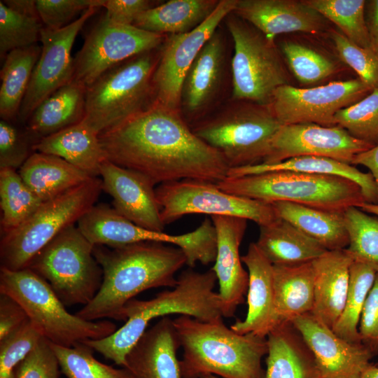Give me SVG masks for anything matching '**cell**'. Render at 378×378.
<instances>
[{"label":"cell","mask_w":378,"mask_h":378,"mask_svg":"<svg viewBox=\"0 0 378 378\" xmlns=\"http://www.w3.org/2000/svg\"><path fill=\"white\" fill-rule=\"evenodd\" d=\"M99 139L108 160L155 185L183 179L217 183L230 169L223 155L194 133L178 109L158 101L100 133Z\"/></svg>","instance_id":"1"},{"label":"cell","mask_w":378,"mask_h":378,"mask_svg":"<svg viewBox=\"0 0 378 378\" xmlns=\"http://www.w3.org/2000/svg\"><path fill=\"white\" fill-rule=\"evenodd\" d=\"M96 245L93 255L103 271L101 288L93 300L76 314L86 321H125L123 309L130 300L148 289L174 288L175 274L186 258L178 247L144 241L120 247Z\"/></svg>","instance_id":"2"},{"label":"cell","mask_w":378,"mask_h":378,"mask_svg":"<svg viewBox=\"0 0 378 378\" xmlns=\"http://www.w3.org/2000/svg\"><path fill=\"white\" fill-rule=\"evenodd\" d=\"M174 289L158 293L148 300L133 298L123 309L125 323L111 335L87 340L84 344L116 365L125 366V358L138 342L149 323L169 314L190 316L201 321L223 317V303L214 291L218 281L212 269L199 272L192 268L183 271Z\"/></svg>","instance_id":"3"},{"label":"cell","mask_w":378,"mask_h":378,"mask_svg":"<svg viewBox=\"0 0 378 378\" xmlns=\"http://www.w3.org/2000/svg\"><path fill=\"white\" fill-rule=\"evenodd\" d=\"M174 323L183 351L182 378H264L261 360L267 354V337L239 334L225 326L223 317L201 321L181 315Z\"/></svg>","instance_id":"4"},{"label":"cell","mask_w":378,"mask_h":378,"mask_svg":"<svg viewBox=\"0 0 378 378\" xmlns=\"http://www.w3.org/2000/svg\"><path fill=\"white\" fill-rule=\"evenodd\" d=\"M216 184L227 193L269 204L287 202L338 213L366 202L359 185L334 175L273 171L227 176Z\"/></svg>","instance_id":"5"},{"label":"cell","mask_w":378,"mask_h":378,"mask_svg":"<svg viewBox=\"0 0 378 378\" xmlns=\"http://www.w3.org/2000/svg\"><path fill=\"white\" fill-rule=\"evenodd\" d=\"M0 293L15 300L43 337L52 344L71 347L87 340L113 334L116 326L108 320L86 321L69 313L48 283L25 268L0 269Z\"/></svg>","instance_id":"6"},{"label":"cell","mask_w":378,"mask_h":378,"mask_svg":"<svg viewBox=\"0 0 378 378\" xmlns=\"http://www.w3.org/2000/svg\"><path fill=\"white\" fill-rule=\"evenodd\" d=\"M157 49L113 66L87 85L83 120L98 134L153 103V76L160 55Z\"/></svg>","instance_id":"7"},{"label":"cell","mask_w":378,"mask_h":378,"mask_svg":"<svg viewBox=\"0 0 378 378\" xmlns=\"http://www.w3.org/2000/svg\"><path fill=\"white\" fill-rule=\"evenodd\" d=\"M102 190V179L93 177L43 202L22 224L1 235V267L11 271L27 268L54 238L78 222L94 205Z\"/></svg>","instance_id":"8"},{"label":"cell","mask_w":378,"mask_h":378,"mask_svg":"<svg viewBox=\"0 0 378 378\" xmlns=\"http://www.w3.org/2000/svg\"><path fill=\"white\" fill-rule=\"evenodd\" d=\"M236 102L227 110L192 128L199 138L223 155L230 169L262 163L282 125L270 105Z\"/></svg>","instance_id":"9"},{"label":"cell","mask_w":378,"mask_h":378,"mask_svg":"<svg viewBox=\"0 0 378 378\" xmlns=\"http://www.w3.org/2000/svg\"><path fill=\"white\" fill-rule=\"evenodd\" d=\"M93 247L72 225L36 255L27 268L46 281L65 306H85L95 297L103 281Z\"/></svg>","instance_id":"10"},{"label":"cell","mask_w":378,"mask_h":378,"mask_svg":"<svg viewBox=\"0 0 378 378\" xmlns=\"http://www.w3.org/2000/svg\"><path fill=\"white\" fill-rule=\"evenodd\" d=\"M225 19L234 42L233 100L270 105L275 90L290 85L289 74L274 41L235 15L230 14Z\"/></svg>","instance_id":"11"},{"label":"cell","mask_w":378,"mask_h":378,"mask_svg":"<svg viewBox=\"0 0 378 378\" xmlns=\"http://www.w3.org/2000/svg\"><path fill=\"white\" fill-rule=\"evenodd\" d=\"M155 194L164 225L191 214L239 217L259 226L279 218L272 204L227 193L216 183L206 181L183 179L162 183Z\"/></svg>","instance_id":"12"},{"label":"cell","mask_w":378,"mask_h":378,"mask_svg":"<svg viewBox=\"0 0 378 378\" xmlns=\"http://www.w3.org/2000/svg\"><path fill=\"white\" fill-rule=\"evenodd\" d=\"M165 36L134 25L117 24L104 16L74 58V79L87 86L113 66L160 48Z\"/></svg>","instance_id":"13"},{"label":"cell","mask_w":378,"mask_h":378,"mask_svg":"<svg viewBox=\"0 0 378 378\" xmlns=\"http://www.w3.org/2000/svg\"><path fill=\"white\" fill-rule=\"evenodd\" d=\"M372 90L358 78L300 88L291 85L278 88L270 107L282 125L314 123L336 126V113L359 102Z\"/></svg>","instance_id":"14"},{"label":"cell","mask_w":378,"mask_h":378,"mask_svg":"<svg viewBox=\"0 0 378 378\" xmlns=\"http://www.w3.org/2000/svg\"><path fill=\"white\" fill-rule=\"evenodd\" d=\"M237 1H219L214 12L197 27L187 33L166 37L153 76L155 101L178 109L188 69L220 23L233 13Z\"/></svg>","instance_id":"15"},{"label":"cell","mask_w":378,"mask_h":378,"mask_svg":"<svg viewBox=\"0 0 378 378\" xmlns=\"http://www.w3.org/2000/svg\"><path fill=\"white\" fill-rule=\"evenodd\" d=\"M99 8L92 7L68 26L57 30L43 27L41 52L20 106L18 119L26 123L35 108L56 90L74 80L71 50L86 21Z\"/></svg>","instance_id":"16"},{"label":"cell","mask_w":378,"mask_h":378,"mask_svg":"<svg viewBox=\"0 0 378 378\" xmlns=\"http://www.w3.org/2000/svg\"><path fill=\"white\" fill-rule=\"evenodd\" d=\"M374 146L351 136L340 126L314 123L281 125L274 135L262 164L299 156H316L351 164L354 158Z\"/></svg>","instance_id":"17"},{"label":"cell","mask_w":378,"mask_h":378,"mask_svg":"<svg viewBox=\"0 0 378 378\" xmlns=\"http://www.w3.org/2000/svg\"><path fill=\"white\" fill-rule=\"evenodd\" d=\"M77 223L80 232L93 246L114 248L144 241L167 243L177 246L187 256L197 251L203 239V232L198 227L180 235L144 228L105 204L94 205Z\"/></svg>","instance_id":"18"},{"label":"cell","mask_w":378,"mask_h":378,"mask_svg":"<svg viewBox=\"0 0 378 378\" xmlns=\"http://www.w3.org/2000/svg\"><path fill=\"white\" fill-rule=\"evenodd\" d=\"M313 353L322 378H360L374 355L363 344L349 342L312 313L291 321Z\"/></svg>","instance_id":"19"},{"label":"cell","mask_w":378,"mask_h":378,"mask_svg":"<svg viewBox=\"0 0 378 378\" xmlns=\"http://www.w3.org/2000/svg\"><path fill=\"white\" fill-rule=\"evenodd\" d=\"M102 190L113 198V208L122 216L144 228L162 232L154 183L145 175L107 159L101 164Z\"/></svg>","instance_id":"20"},{"label":"cell","mask_w":378,"mask_h":378,"mask_svg":"<svg viewBox=\"0 0 378 378\" xmlns=\"http://www.w3.org/2000/svg\"><path fill=\"white\" fill-rule=\"evenodd\" d=\"M211 218L217 234V255L211 269L219 283L223 317L230 318L237 306L244 302L248 290V273L243 267L239 255L247 220L225 216H212Z\"/></svg>","instance_id":"21"},{"label":"cell","mask_w":378,"mask_h":378,"mask_svg":"<svg viewBox=\"0 0 378 378\" xmlns=\"http://www.w3.org/2000/svg\"><path fill=\"white\" fill-rule=\"evenodd\" d=\"M232 13L272 41L281 34H317L327 28V20L303 1L237 0Z\"/></svg>","instance_id":"22"},{"label":"cell","mask_w":378,"mask_h":378,"mask_svg":"<svg viewBox=\"0 0 378 378\" xmlns=\"http://www.w3.org/2000/svg\"><path fill=\"white\" fill-rule=\"evenodd\" d=\"M248 273L247 314L244 321H237L230 328L239 334L267 335L281 321L275 306L273 265L255 242L249 244L241 256Z\"/></svg>","instance_id":"23"},{"label":"cell","mask_w":378,"mask_h":378,"mask_svg":"<svg viewBox=\"0 0 378 378\" xmlns=\"http://www.w3.org/2000/svg\"><path fill=\"white\" fill-rule=\"evenodd\" d=\"M179 347L174 320L163 316L130 349L123 368L133 378H182L176 356Z\"/></svg>","instance_id":"24"},{"label":"cell","mask_w":378,"mask_h":378,"mask_svg":"<svg viewBox=\"0 0 378 378\" xmlns=\"http://www.w3.org/2000/svg\"><path fill=\"white\" fill-rule=\"evenodd\" d=\"M225 59L224 41L216 31L201 49L183 80L181 105L188 116L199 117L216 97L222 83Z\"/></svg>","instance_id":"25"},{"label":"cell","mask_w":378,"mask_h":378,"mask_svg":"<svg viewBox=\"0 0 378 378\" xmlns=\"http://www.w3.org/2000/svg\"><path fill=\"white\" fill-rule=\"evenodd\" d=\"M266 337L264 378H322L313 353L291 321H281Z\"/></svg>","instance_id":"26"},{"label":"cell","mask_w":378,"mask_h":378,"mask_svg":"<svg viewBox=\"0 0 378 378\" xmlns=\"http://www.w3.org/2000/svg\"><path fill=\"white\" fill-rule=\"evenodd\" d=\"M353 262L344 249L327 251L312 261L314 305L312 313L332 329L344 305Z\"/></svg>","instance_id":"27"},{"label":"cell","mask_w":378,"mask_h":378,"mask_svg":"<svg viewBox=\"0 0 378 378\" xmlns=\"http://www.w3.org/2000/svg\"><path fill=\"white\" fill-rule=\"evenodd\" d=\"M86 88L84 83L74 79L35 108L25 128L36 142L84 119Z\"/></svg>","instance_id":"28"},{"label":"cell","mask_w":378,"mask_h":378,"mask_svg":"<svg viewBox=\"0 0 378 378\" xmlns=\"http://www.w3.org/2000/svg\"><path fill=\"white\" fill-rule=\"evenodd\" d=\"M34 150L59 157L92 177L106 160L99 134L83 120L40 139Z\"/></svg>","instance_id":"29"},{"label":"cell","mask_w":378,"mask_h":378,"mask_svg":"<svg viewBox=\"0 0 378 378\" xmlns=\"http://www.w3.org/2000/svg\"><path fill=\"white\" fill-rule=\"evenodd\" d=\"M19 174L43 202L93 178L59 157L38 152L30 155L19 169Z\"/></svg>","instance_id":"30"},{"label":"cell","mask_w":378,"mask_h":378,"mask_svg":"<svg viewBox=\"0 0 378 378\" xmlns=\"http://www.w3.org/2000/svg\"><path fill=\"white\" fill-rule=\"evenodd\" d=\"M255 242L273 265H293L312 262L327 250L289 222L279 218L259 226Z\"/></svg>","instance_id":"31"},{"label":"cell","mask_w":378,"mask_h":378,"mask_svg":"<svg viewBox=\"0 0 378 378\" xmlns=\"http://www.w3.org/2000/svg\"><path fill=\"white\" fill-rule=\"evenodd\" d=\"M278 217L282 218L327 251L343 250L349 244L344 213L318 209L287 202L272 203Z\"/></svg>","instance_id":"32"},{"label":"cell","mask_w":378,"mask_h":378,"mask_svg":"<svg viewBox=\"0 0 378 378\" xmlns=\"http://www.w3.org/2000/svg\"><path fill=\"white\" fill-rule=\"evenodd\" d=\"M275 306L280 320L291 321L312 313L314 305L312 261L293 265H273Z\"/></svg>","instance_id":"33"},{"label":"cell","mask_w":378,"mask_h":378,"mask_svg":"<svg viewBox=\"0 0 378 378\" xmlns=\"http://www.w3.org/2000/svg\"><path fill=\"white\" fill-rule=\"evenodd\" d=\"M273 171H292L344 177L361 188L366 202L378 204V191L372 174L356 167L330 158L299 156L271 164H258L230 169L227 176H242Z\"/></svg>","instance_id":"34"},{"label":"cell","mask_w":378,"mask_h":378,"mask_svg":"<svg viewBox=\"0 0 378 378\" xmlns=\"http://www.w3.org/2000/svg\"><path fill=\"white\" fill-rule=\"evenodd\" d=\"M218 3L216 0H170L143 12L133 25L164 36L187 33L204 22Z\"/></svg>","instance_id":"35"},{"label":"cell","mask_w":378,"mask_h":378,"mask_svg":"<svg viewBox=\"0 0 378 378\" xmlns=\"http://www.w3.org/2000/svg\"><path fill=\"white\" fill-rule=\"evenodd\" d=\"M41 52V46L35 44L13 50L5 57L0 74L1 120L13 122L18 119Z\"/></svg>","instance_id":"36"},{"label":"cell","mask_w":378,"mask_h":378,"mask_svg":"<svg viewBox=\"0 0 378 378\" xmlns=\"http://www.w3.org/2000/svg\"><path fill=\"white\" fill-rule=\"evenodd\" d=\"M44 26L36 1H0V57L15 49L37 44Z\"/></svg>","instance_id":"37"},{"label":"cell","mask_w":378,"mask_h":378,"mask_svg":"<svg viewBox=\"0 0 378 378\" xmlns=\"http://www.w3.org/2000/svg\"><path fill=\"white\" fill-rule=\"evenodd\" d=\"M43 202L24 183L19 172L0 169L1 234L20 226Z\"/></svg>","instance_id":"38"},{"label":"cell","mask_w":378,"mask_h":378,"mask_svg":"<svg viewBox=\"0 0 378 378\" xmlns=\"http://www.w3.org/2000/svg\"><path fill=\"white\" fill-rule=\"evenodd\" d=\"M376 274L372 267L361 262L354 261L350 267L349 284L344 305L332 328L337 335L349 342L363 344L358 331L359 323Z\"/></svg>","instance_id":"39"},{"label":"cell","mask_w":378,"mask_h":378,"mask_svg":"<svg viewBox=\"0 0 378 378\" xmlns=\"http://www.w3.org/2000/svg\"><path fill=\"white\" fill-rule=\"evenodd\" d=\"M326 20L337 25L351 41L372 49L365 21V0H303Z\"/></svg>","instance_id":"40"},{"label":"cell","mask_w":378,"mask_h":378,"mask_svg":"<svg viewBox=\"0 0 378 378\" xmlns=\"http://www.w3.org/2000/svg\"><path fill=\"white\" fill-rule=\"evenodd\" d=\"M349 244L344 249L354 262L378 273V217L352 206L344 212Z\"/></svg>","instance_id":"41"},{"label":"cell","mask_w":378,"mask_h":378,"mask_svg":"<svg viewBox=\"0 0 378 378\" xmlns=\"http://www.w3.org/2000/svg\"><path fill=\"white\" fill-rule=\"evenodd\" d=\"M61 372L67 378H133L126 368H114L93 356L94 350L83 342L71 347L52 344Z\"/></svg>","instance_id":"42"},{"label":"cell","mask_w":378,"mask_h":378,"mask_svg":"<svg viewBox=\"0 0 378 378\" xmlns=\"http://www.w3.org/2000/svg\"><path fill=\"white\" fill-rule=\"evenodd\" d=\"M281 47L288 67L301 84L318 83L337 71L333 60L310 46L286 41Z\"/></svg>","instance_id":"43"},{"label":"cell","mask_w":378,"mask_h":378,"mask_svg":"<svg viewBox=\"0 0 378 378\" xmlns=\"http://www.w3.org/2000/svg\"><path fill=\"white\" fill-rule=\"evenodd\" d=\"M336 125L354 137L378 144V88L359 102L339 111L335 117Z\"/></svg>","instance_id":"44"},{"label":"cell","mask_w":378,"mask_h":378,"mask_svg":"<svg viewBox=\"0 0 378 378\" xmlns=\"http://www.w3.org/2000/svg\"><path fill=\"white\" fill-rule=\"evenodd\" d=\"M330 37L340 59L358 78L372 90L378 88V54L372 49L358 46L342 32L332 30Z\"/></svg>","instance_id":"45"},{"label":"cell","mask_w":378,"mask_h":378,"mask_svg":"<svg viewBox=\"0 0 378 378\" xmlns=\"http://www.w3.org/2000/svg\"><path fill=\"white\" fill-rule=\"evenodd\" d=\"M42 337L29 319L17 330L0 340V378H15L17 367Z\"/></svg>","instance_id":"46"},{"label":"cell","mask_w":378,"mask_h":378,"mask_svg":"<svg viewBox=\"0 0 378 378\" xmlns=\"http://www.w3.org/2000/svg\"><path fill=\"white\" fill-rule=\"evenodd\" d=\"M34 138L25 128L22 130L12 122L0 121V169H20L34 153Z\"/></svg>","instance_id":"47"},{"label":"cell","mask_w":378,"mask_h":378,"mask_svg":"<svg viewBox=\"0 0 378 378\" xmlns=\"http://www.w3.org/2000/svg\"><path fill=\"white\" fill-rule=\"evenodd\" d=\"M105 0H36L38 15L45 28L57 30L73 22L76 16L92 7L104 6Z\"/></svg>","instance_id":"48"},{"label":"cell","mask_w":378,"mask_h":378,"mask_svg":"<svg viewBox=\"0 0 378 378\" xmlns=\"http://www.w3.org/2000/svg\"><path fill=\"white\" fill-rule=\"evenodd\" d=\"M59 370L50 342L42 337L17 367L15 378H59Z\"/></svg>","instance_id":"49"},{"label":"cell","mask_w":378,"mask_h":378,"mask_svg":"<svg viewBox=\"0 0 378 378\" xmlns=\"http://www.w3.org/2000/svg\"><path fill=\"white\" fill-rule=\"evenodd\" d=\"M358 331L362 343L375 356L378 354V273L368 295Z\"/></svg>","instance_id":"50"},{"label":"cell","mask_w":378,"mask_h":378,"mask_svg":"<svg viewBox=\"0 0 378 378\" xmlns=\"http://www.w3.org/2000/svg\"><path fill=\"white\" fill-rule=\"evenodd\" d=\"M154 4L155 1L148 0H105L104 17L117 24L133 25L137 17Z\"/></svg>","instance_id":"51"},{"label":"cell","mask_w":378,"mask_h":378,"mask_svg":"<svg viewBox=\"0 0 378 378\" xmlns=\"http://www.w3.org/2000/svg\"><path fill=\"white\" fill-rule=\"evenodd\" d=\"M29 320L22 307L8 295H0V340L20 328Z\"/></svg>","instance_id":"52"},{"label":"cell","mask_w":378,"mask_h":378,"mask_svg":"<svg viewBox=\"0 0 378 378\" xmlns=\"http://www.w3.org/2000/svg\"><path fill=\"white\" fill-rule=\"evenodd\" d=\"M365 21L372 49L378 54V0L366 1Z\"/></svg>","instance_id":"53"},{"label":"cell","mask_w":378,"mask_h":378,"mask_svg":"<svg viewBox=\"0 0 378 378\" xmlns=\"http://www.w3.org/2000/svg\"><path fill=\"white\" fill-rule=\"evenodd\" d=\"M351 165H363L370 170L378 191V144L356 155Z\"/></svg>","instance_id":"54"},{"label":"cell","mask_w":378,"mask_h":378,"mask_svg":"<svg viewBox=\"0 0 378 378\" xmlns=\"http://www.w3.org/2000/svg\"><path fill=\"white\" fill-rule=\"evenodd\" d=\"M360 378H378V367L371 363L363 372Z\"/></svg>","instance_id":"55"},{"label":"cell","mask_w":378,"mask_h":378,"mask_svg":"<svg viewBox=\"0 0 378 378\" xmlns=\"http://www.w3.org/2000/svg\"><path fill=\"white\" fill-rule=\"evenodd\" d=\"M359 208L368 214L378 217V204L365 202Z\"/></svg>","instance_id":"56"},{"label":"cell","mask_w":378,"mask_h":378,"mask_svg":"<svg viewBox=\"0 0 378 378\" xmlns=\"http://www.w3.org/2000/svg\"><path fill=\"white\" fill-rule=\"evenodd\" d=\"M200 378H218V377L214 374H206V375L202 376Z\"/></svg>","instance_id":"57"},{"label":"cell","mask_w":378,"mask_h":378,"mask_svg":"<svg viewBox=\"0 0 378 378\" xmlns=\"http://www.w3.org/2000/svg\"><path fill=\"white\" fill-rule=\"evenodd\" d=\"M374 365L378 367V363H375Z\"/></svg>","instance_id":"58"}]
</instances>
